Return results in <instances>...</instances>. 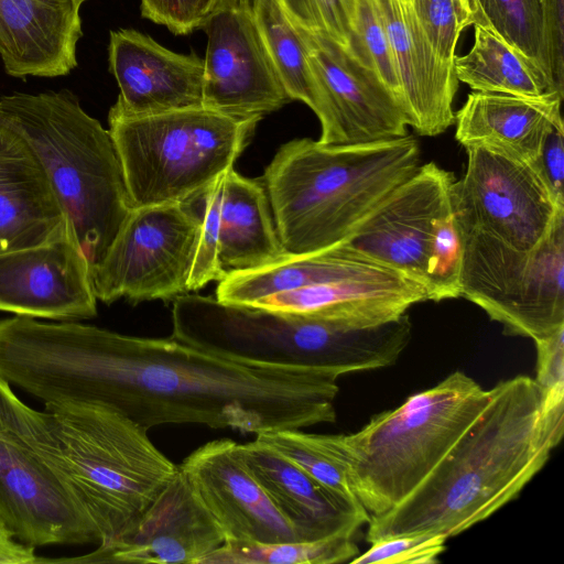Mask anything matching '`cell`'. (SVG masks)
Here are the masks:
<instances>
[{
    "label": "cell",
    "mask_w": 564,
    "mask_h": 564,
    "mask_svg": "<svg viewBox=\"0 0 564 564\" xmlns=\"http://www.w3.org/2000/svg\"><path fill=\"white\" fill-rule=\"evenodd\" d=\"M340 376L254 361L170 336L76 321L0 319V378L45 403L97 402L147 431L199 424L263 434L336 421Z\"/></svg>",
    "instance_id": "1"
},
{
    "label": "cell",
    "mask_w": 564,
    "mask_h": 564,
    "mask_svg": "<svg viewBox=\"0 0 564 564\" xmlns=\"http://www.w3.org/2000/svg\"><path fill=\"white\" fill-rule=\"evenodd\" d=\"M558 444L535 381L523 375L499 381L420 486L395 507L370 516L366 539L417 532L455 536L516 499Z\"/></svg>",
    "instance_id": "2"
},
{
    "label": "cell",
    "mask_w": 564,
    "mask_h": 564,
    "mask_svg": "<svg viewBox=\"0 0 564 564\" xmlns=\"http://www.w3.org/2000/svg\"><path fill=\"white\" fill-rule=\"evenodd\" d=\"M420 166L412 135L332 145L295 139L276 151L261 178L280 243L307 254L346 242Z\"/></svg>",
    "instance_id": "3"
},
{
    "label": "cell",
    "mask_w": 564,
    "mask_h": 564,
    "mask_svg": "<svg viewBox=\"0 0 564 564\" xmlns=\"http://www.w3.org/2000/svg\"><path fill=\"white\" fill-rule=\"evenodd\" d=\"M0 120L35 154L63 208L69 236L93 268L133 208L109 130L67 89L2 96Z\"/></svg>",
    "instance_id": "4"
},
{
    "label": "cell",
    "mask_w": 564,
    "mask_h": 564,
    "mask_svg": "<svg viewBox=\"0 0 564 564\" xmlns=\"http://www.w3.org/2000/svg\"><path fill=\"white\" fill-rule=\"evenodd\" d=\"M171 336L230 356L341 376L393 365L411 340L412 324L404 314L354 327L185 293L173 300Z\"/></svg>",
    "instance_id": "5"
},
{
    "label": "cell",
    "mask_w": 564,
    "mask_h": 564,
    "mask_svg": "<svg viewBox=\"0 0 564 564\" xmlns=\"http://www.w3.org/2000/svg\"><path fill=\"white\" fill-rule=\"evenodd\" d=\"M489 399L473 378L454 371L350 434H315L345 471L369 516L399 505L431 474Z\"/></svg>",
    "instance_id": "6"
},
{
    "label": "cell",
    "mask_w": 564,
    "mask_h": 564,
    "mask_svg": "<svg viewBox=\"0 0 564 564\" xmlns=\"http://www.w3.org/2000/svg\"><path fill=\"white\" fill-rule=\"evenodd\" d=\"M57 467L105 543L122 533L178 470L148 431L97 402L44 404Z\"/></svg>",
    "instance_id": "7"
},
{
    "label": "cell",
    "mask_w": 564,
    "mask_h": 564,
    "mask_svg": "<svg viewBox=\"0 0 564 564\" xmlns=\"http://www.w3.org/2000/svg\"><path fill=\"white\" fill-rule=\"evenodd\" d=\"M260 118L205 107L149 116L108 113L133 207L188 203L234 167Z\"/></svg>",
    "instance_id": "8"
},
{
    "label": "cell",
    "mask_w": 564,
    "mask_h": 564,
    "mask_svg": "<svg viewBox=\"0 0 564 564\" xmlns=\"http://www.w3.org/2000/svg\"><path fill=\"white\" fill-rule=\"evenodd\" d=\"M458 230V229H457ZM459 296L482 308L507 335L533 340L564 326V225L531 252L458 231Z\"/></svg>",
    "instance_id": "9"
},
{
    "label": "cell",
    "mask_w": 564,
    "mask_h": 564,
    "mask_svg": "<svg viewBox=\"0 0 564 564\" xmlns=\"http://www.w3.org/2000/svg\"><path fill=\"white\" fill-rule=\"evenodd\" d=\"M465 150V173L451 187L458 231L533 251L564 216V200L555 196L535 162L482 144Z\"/></svg>",
    "instance_id": "10"
},
{
    "label": "cell",
    "mask_w": 564,
    "mask_h": 564,
    "mask_svg": "<svg viewBox=\"0 0 564 564\" xmlns=\"http://www.w3.org/2000/svg\"><path fill=\"white\" fill-rule=\"evenodd\" d=\"M198 231L192 202L133 207L101 261L90 268L97 300L173 301L187 293Z\"/></svg>",
    "instance_id": "11"
},
{
    "label": "cell",
    "mask_w": 564,
    "mask_h": 564,
    "mask_svg": "<svg viewBox=\"0 0 564 564\" xmlns=\"http://www.w3.org/2000/svg\"><path fill=\"white\" fill-rule=\"evenodd\" d=\"M0 523L32 546L99 543L66 477L0 419Z\"/></svg>",
    "instance_id": "12"
},
{
    "label": "cell",
    "mask_w": 564,
    "mask_h": 564,
    "mask_svg": "<svg viewBox=\"0 0 564 564\" xmlns=\"http://www.w3.org/2000/svg\"><path fill=\"white\" fill-rule=\"evenodd\" d=\"M294 28L316 87L321 143L359 144L408 134L400 101L373 69L332 39Z\"/></svg>",
    "instance_id": "13"
},
{
    "label": "cell",
    "mask_w": 564,
    "mask_h": 564,
    "mask_svg": "<svg viewBox=\"0 0 564 564\" xmlns=\"http://www.w3.org/2000/svg\"><path fill=\"white\" fill-rule=\"evenodd\" d=\"M202 30L207 35L203 107L262 119L292 101L264 45L251 0H223Z\"/></svg>",
    "instance_id": "14"
},
{
    "label": "cell",
    "mask_w": 564,
    "mask_h": 564,
    "mask_svg": "<svg viewBox=\"0 0 564 564\" xmlns=\"http://www.w3.org/2000/svg\"><path fill=\"white\" fill-rule=\"evenodd\" d=\"M454 181L434 162L420 164L344 243L427 291L433 238L440 219L452 209Z\"/></svg>",
    "instance_id": "15"
},
{
    "label": "cell",
    "mask_w": 564,
    "mask_h": 564,
    "mask_svg": "<svg viewBox=\"0 0 564 564\" xmlns=\"http://www.w3.org/2000/svg\"><path fill=\"white\" fill-rule=\"evenodd\" d=\"M225 542L221 528L178 468L155 500L122 533L98 544L87 555L58 561L198 564Z\"/></svg>",
    "instance_id": "16"
},
{
    "label": "cell",
    "mask_w": 564,
    "mask_h": 564,
    "mask_svg": "<svg viewBox=\"0 0 564 564\" xmlns=\"http://www.w3.org/2000/svg\"><path fill=\"white\" fill-rule=\"evenodd\" d=\"M0 311L79 321L97 315L88 260L69 236L0 253Z\"/></svg>",
    "instance_id": "17"
},
{
    "label": "cell",
    "mask_w": 564,
    "mask_h": 564,
    "mask_svg": "<svg viewBox=\"0 0 564 564\" xmlns=\"http://www.w3.org/2000/svg\"><path fill=\"white\" fill-rule=\"evenodd\" d=\"M194 492L221 528L226 541L278 543L297 536L230 438L205 443L178 465Z\"/></svg>",
    "instance_id": "18"
},
{
    "label": "cell",
    "mask_w": 564,
    "mask_h": 564,
    "mask_svg": "<svg viewBox=\"0 0 564 564\" xmlns=\"http://www.w3.org/2000/svg\"><path fill=\"white\" fill-rule=\"evenodd\" d=\"M109 72L119 87L112 108L149 116L203 106L204 59L173 52L133 29L110 32Z\"/></svg>",
    "instance_id": "19"
},
{
    "label": "cell",
    "mask_w": 564,
    "mask_h": 564,
    "mask_svg": "<svg viewBox=\"0 0 564 564\" xmlns=\"http://www.w3.org/2000/svg\"><path fill=\"white\" fill-rule=\"evenodd\" d=\"M397 69L408 127L435 137L455 122L458 88L453 64L432 46L413 7L405 0H376Z\"/></svg>",
    "instance_id": "20"
},
{
    "label": "cell",
    "mask_w": 564,
    "mask_h": 564,
    "mask_svg": "<svg viewBox=\"0 0 564 564\" xmlns=\"http://www.w3.org/2000/svg\"><path fill=\"white\" fill-rule=\"evenodd\" d=\"M88 0H0V58L17 78L58 77L77 66Z\"/></svg>",
    "instance_id": "21"
},
{
    "label": "cell",
    "mask_w": 564,
    "mask_h": 564,
    "mask_svg": "<svg viewBox=\"0 0 564 564\" xmlns=\"http://www.w3.org/2000/svg\"><path fill=\"white\" fill-rule=\"evenodd\" d=\"M429 301L424 286L401 275L350 278L261 297L250 305L354 327L381 325Z\"/></svg>",
    "instance_id": "22"
},
{
    "label": "cell",
    "mask_w": 564,
    "mask_h": 564,
    "mask_svg": "<svg viewBox=\"0 0 564 564\" xmlns=\"http://www.w3.org/2000/svg\"><path fill=\"white\" fill-rule=\"evenodd\" d=\"M68 236L65 214L41 163L24 139L0 120V253Z\"/></svg>",
    "instance_id": "23"
},
{
    "label": "cell",
    "mask_w": 564,
    "mask_h": 564,
    "mask_svg": "<svg viewBox=\"0 0 564 564\" xmlns=\"http://www.w3.org/2000/svg\"><path fill=\"white\" fill-rule=\"evenodd\" d=\"M249 469L299 540L354 535L370 516L337 499L303 469L256 437L240 444Z\"/></svg>",
    "instance_id": "24"
},
{
    "label": "cell",
    "mask_w": 564,
    "mask_h": 564,
    "mask_svg": "<svg viewBox=\"0 0 564 564\" xmlns=\"http://www.w3.org/2000/svg\"><path fill=\"white\" fill-rule=\"evenodd\" d=\"M563 96L473 90L455 113V139L464 148L482 144L535 162L550 131L563 122Z\"/></svg>",
    "instance_id": "25"
},
{
    "label": "cell",
    "mask_w": 564,
    "mask_h": 564,
    "mask_svg": "<svg viewBox=\"0 0 564 564\" xmlns=\"http://www.w3.org/2000/svg\"><path fill=\"white\" fill-rule=\"evenodd\" d=\"M389 274L400 273L341 243L314 253H286L256 269L228 272L218 282L215 297L223 303L250 305L280 292L350 278Z\"/></svg>",
    "instance_id": "26"
},
{
    "label": "cell",
    "mask_w": 564,
    "mask_h": 564,
    "mask_svg": "<svg viewBox=\"0 0 564 564\" xmlns=\"http://www.w3.org/2000/svg\"><path fill=\"white\" fill-rule=\"evenodd\" d=\"M286 254L280 243L261 181L234 167L224 174L219 261L226 273L256 269Z\"/></svg>",
    "instance_id": "27"
},
{
    "label": "cell",
    "mask_w": 564,
    "mask_h": 564,
    "mask_svg": "<svg viewBox=\"0 0 564 564\" xmlns=\"http://www.w3.org/2000/svg\"><path fill=\"white\" fill-rule=\"evenodd\" d=\"M473 26L471 48L465 55H455L453 61L458 82L476 91L524 96H539L556 90L538 62L509 44L490 28Z\"/></svg>",
    "instance_id": "28"
},
{
    "label": "cell",
    "mask_w": 564,
    "mask_h": 564,
    "mask_svg": "<svg viewBox=\"0 0 564 564\" xmlns=\"http://www.w3.org/2000/svg\"><path fill=\"white\" fill-rule=\"evenodd\" d=\"M254 18L280 80L291 100L318 109L315 83L301 36L276 0H251Z\"/></svg>",
    "instance_id": "29"
},
{
    "label": "cell",
    "mask_w": 564,
    "mask_h": 564,
    "mask_svg": "<svg viewBox=\"0 0 564 564\" xmlns=\"http://www.w3.org/2000/svg\"><path fill=\"white\" fill-rule=\"evenodd\" d=\"M354 535L335 534L317 540L265 543L228 540L198 564H334L359 554Z\"/></svg>",
    "instance_id": "30"
},
{
    "label": "cell",
    "mask_w": 564,
    "mask_h": 564,
    "mask_svg": "<svg viewBox=\"0 0 564 564\" xmlns=\"http://www.w3.org/2000/svg\"><path fill=\"white\" fill-rule=\"evenodd\" d=\"M297 465L322 487L346 505L366 511L345 471L316 443L313 433L282 430L256 435Z\"/></svg>",
    "instance_id": "31"
},
{
    "label": "cell",
    "mask_w": 564,
    "mask_h": 564,
    "mask_svg": "<svg viewBox=\"0 0 564 564\" xmlns=\"http://www.w3.org/2000/svg\"><path fill=\"white\" fill-rule=\"evenodd\" d=\"M478 3L487 26L538 62L549 75L541 0H478Z\"/></svg>",
    "instance_id": "32"
},
{
    "label": "cell",
    "mask_w": 564,
    "mask_h": 564,
    "mask_svg": "<svg viewBox=\"0 0 564 564\" xmlns=\"http://www.w3.org/2000/svg\"><path fill=\"white\" fill-rule=\"evenodd\" d=\"M224 174L191 200L199 214V231L187 279V293L198 291L213 281L219 282L226 275L219 261L220 200Z\"/></svg>",
    "instance_id": "33"
},
{
    "label": "cell",
    "mask_w": 564,
    "mask_h": 564,
    "mask_svg": "<svg viewBox=\"0 0 564 564\" xmlns=\"http://www.w3.org/2000/svg\"><path fill=\"white\" fill-rule=\"evenodd\" d=\"M348 50L377 73L401 104L392 51L376 0H355L352 34Z\"/></svg>",
    "instance_id": "34"
},
{
    "label": "cell",
    "mask_w": 564,
    "mask_h": 564,
    "mask_svg": "<svg viewBox=\"0 0 564 564\" xmlns=\"http://www.w3.org/2000/svg\"><path fill=\"white\" fill-rule=\"evenodd\" d=\"M536 377L542 412L553 435L561 442L564 433V326L534 339Z\"/></svg>",
    "instance_id": "35"
},
{
    "label": "cell",
    "mask_w": 564,
    "mask_h": 564,
    "mask_svg": "<svg viewBox=\"0 0 564 564\" xmlns=\"http://www.w3.org/2000/svg\"><path fill=\"white\" fill-rule=\"evenodd\" d=\"M291 23L348 48L355 0H276Z\"/></svg>",
    "instance_id": "36"
},
{
    "label": "cell",
    "mask_w": 564,
    "mask_h": 564,
    "mask_svg": "<svg viewBox=\"0 0 564 564\" xmlns=\"http://www.w3.org/2000/svg\"><path fill=\"white\" fill-rule=\"evenodd\" d=\"M447 538L440 533L417 532L377 540L351 564H433L445 551Z\"/></svg>",
    "instance_id": "37"
},
{
    "label": "cell",
    "mask_w": 564,
    "mask_h": 564,
    "mask_svg": "<svg viewBox=\"0 0 564 564\" xmlns=\"http://www.w3.org/2000/svg\"><path fill=\"white\" fill-rule=\"evenodd\" d=\"M415 15L437 55L453 64L464 26L453 0H410Z\"/></svg>",
    "instance_id": "38"
},
{
    "label": "cell",
    "mask_w": 564,
    "mask_h": 564,
    "mask_svg": "<svg viewBox=\"0 0 564 564\" xmlns=\"http://www.w3.org/2000/svg\"><path fill=\"white\" fill-rule=\"evenodd\" d=\"M223 0H140L144 19L165 26L175 35L202 30Z\"/></svg>",
    "instance_id": "39"
},
{
    "label": "cell",
    "mask_w": 564,
    "mask_h": 564,
    "mask_svg": "<svg viewBox=\"0 0 564 564\" xmlns=\"http://www.w3.org/2000/svg\"><path fill=\"white\" fill-rule=\"evenodd\" d=\"M0 419L36 452L43 451L53 442L44 411L26 405L1 378Z\"/></svg>",
    "instance_id": "40"
},
{
    "label": "cell",
    "mask_w": 564,
    "mask_h": 564,
    "mask_svg": "<svg viewBox=\"0 0 564 564\" xmlns=\"http://www.w3.org/2000/svg\"><path fill=\"white\" fill-rule=\"evenodd\" d=\"M546 67L556 90L564 94V0H541Z\"/></svg>",
    "instance_id": "41"
},
{
    "label": "cell",
    "mask_w": 564,
    "mask_h": 564,
    "mask_svg": "<svg viewBox=\"0 0 564 564\" xmlns=\"http://www.w3.org/2000/svg\"><path fill=\"white\" fill-rule=\"evenodd\" d=\"M546 182L558 199L564 200V127L557 123L547 134L535 161Z\"/></svg>",
    "instance_id": "42"
},
{
    "label": "cell",
    "mask_w": 564,
    "mask_h": 564,
    "mask_svg": "<svg viewBox=\"0 0 564 564\" xmlns=\"http://www.w3.org/2000/svg\"><path fill=\"white\" fill-rule=\"evenodd\" d=\"M41 561L34 547L17 541L0 523V564H33Z\"/></svg>",
    "instance_id": "43"
},
{
    "label": "cell",
    "mask_w": 564,
    "mask_h": 564,
    "mask_svg": "<svg viewBox=\"0 0 564 564\" xmlns=\"http://www.w3.org/2000/svg\"><path fill=\"white\" fill-rule=\"evenodd\" d=\"M464 29L471 25L487 26L478 0H453ZM488 28V26H487Z\"/></svg>",
    "instance_id": "44"
},
{
    "label": "cell",
    "mask_w": 564,
    "mask_h": 564,
    "mask_svg": "<svg viewBox=\"0 0 564 564\" xmlns=\"http://www.w3.org/2000/svg\"><path fill=\"white\" fill-rule=\"evenodd\" d=\"M405 1H410V0H405Z\"/></svg>",
    "instance_id": "45"
}]
</instances>
